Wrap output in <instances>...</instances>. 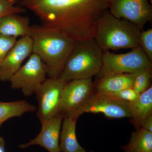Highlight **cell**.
<instances>
[{
  "mask_svg": "<svg viewBox=\"0 0 152 152\" xmlns=\"http://www.w3.org/2000/svg\"><path fill=\"white\" fill-rule=\"evenodd\" d=\"M110 0H22L21 4L39 18L42 26L75 41L94 37L99 20Z\"/></svg>",
  "mask_w": 152,
  "mask_h": 152,
  "instance_id": "6da1fadb",
  "label": "cell"
},
{
  "mask_svg": "<svg viewBox=\"0 0 152 152\" xmlns=\"http://www.w3.org/2000/svg\"><path fill=\"white\" fill-rule=\"evenodd\" d=\"M30 36L33 40L32 53L45 64L49 78H59L76 41L42 26L31 27Z\"/></svg>",
  "mask_w": 152,
  "mask_h": 152,
  "instance_id": "7a4b0ae2",
  "label": "cell"
},
{
  "mask_svg": "<svg viewBox=\"0 0 152 152\" xmlns=\"http://www.w3.org/2000/svg\"><path fill=\"white\" fill-rule=\"evenodd\" d=\"M124 19L118 18L107 11L99 20L94 39L104 52L140 46L142 31Z\"/></svg>",
  "mask_w": 152,
  "mask_h": 152,
  "instance_id": "3957f363",
  "label": "cell"
},
{
  "mask_svg": "<svg viewBox=\"0 0 152 152\" xmlns=\"http://www.w3.org/2000/svg\"><path fill=\"white\" fill-rule=\"evenodd\" d=\"M103 53L94 38L76 41L59 78L66 83L92 78L100 72Z\"/></svg>",
  "mask_w": 152,
  "mask_h": 152,
  "instance_id": "277c9868",
  "label": "cell"
},
{
  "mask_svg": "<svg viewBox=\"0 0 152 152\" xmlns=\"http://www.w3.org/2000/svg\"><path fill=\"white\" fill-rule=\"evenodd\" d=\"M152 69L150 61L140 46L123 54L104 52L101 76L118 74H136L142 71Z\"/></svg>",
  "mask_w": 152,
  "mask_h": 152,
  "instance_id": "5b68a950",
  "label": "cell"
},
{
  "mask_svg": "<svg viewBox=\"0 0 152 152\" xmlns=\"http://www.w3.org/2000/svg\"><path fill=\"white\" fill-rule=\"evenodd\" d=\"M48 69L45 64L37 55H30L27 61L11 77V88L20 90L26 96H31L46 79Z\"/></svg>",
  "mask_w": 152,
  "mask_h": 152,
  "instance_id": "8992f818",
  "label": "cell"
},
{
  "mask_svg": "<svg viewBox=\"0 0 152 152\" xmlns=\"http://www.w3.org/2000/svg\"><path fill=\"white\" fill-rule=\"evenodd\" d=\"M65 83L59 78H48L36 90L34 94L39 104L37 115L40 122L60 113L62 93Z\"/></svg>",
  "mask_w": 152,
  "mask_h": 152,
  "instance_id": "52a82bcc",
  "label": "cell"
},
{
  "mask_svg": "<svg viewBox=\"0 0 152 152\" xmlns=\"http://www.w3.org/2000/svg\"><path fill=\"white\" fill-rule=\"evenodd\" d=\"M92 78L74 80L66 83L62 93L61 113L64 116L78 118V113L94 93Z\"/></svg>",
  "mask_w": 152,
  "mask_h": 152,
  "instance_id": "ba28073f",
  "label": "cell"
},
{
  "mask_svg": "<svg viewBox=\"0 0 152 152\" xmlns=\"http://www.w3.org/2000/svg\"><path fill=\"white\" fill-rule=\"evenodd\" d=\"M84 113H102L109 118H132L126 102L112 95L94 93L78 113L79 117Z\"/></svg>",
  "mask_w": 152,
  "mask_h": 152,
  "instance_id": "9c48e42d",
  "label": "cell"
},
{
  "mask_svg": "<svg viewBox=\"0 0 152 152\" xmlns=\"http://www.w3.org/2000/svg\"><path fill=\"white\" fill-rule=\"evenodd\" d=\"M110 13L124 19L143 30L152 18V9L148 0H110Z\"/></svg>",
  "mask_w": 152,
  "mask_h": 152,
  "instance_id": "30bf717a",
  "label": "cell"
},
{
  "mask_svg": "<svg viewBox=\"0 0 152 152\" xmlns=\"http://www.w3.org/2000/svg\"><path fill=\"white\" fill-rule=\"evenodd\" d=\"M33 40L30 36L17 40L0 64V80L10 81L21 67L24 60L32 53Z\"/></svg>",
  "mask_w": 152,
  "mask_h": 152,
  "instance_id": "8fae6325",
  "label": "cell"
},
{
  "mask_svg": "<svg viewBox=\"0 0 152 152\" xmlns=\"http://www.w3.org/2000/svg\"><path fill=\"white\" fill-rule=\"evenodd\" d=\"M64 117L60 113L49 119L41 122L42 128L37 136L26 143L20 145L19 148L25 149L37 145L43 147L49 152H61L60 136Z\"/></svg>",
  "mask_w": 152,
  "mask_h": 152,
  "instance_id": "7c38bea8",
  "label": "cell"
},
{
  "mask_svg": "<svg viewBox=\"0 0 152 152\" xmlns=\"http://www.w3.org/2000/svg\"><path fill=\"white\" fill-rule=\"evenodd\" d=\"M136 74H118L101 76L95 87L96 92L113 95L132 88Z\"/></svg>",
  "mask_w": 152,
  "mask_h": 152,
  "instance_id": "4fadbf2b",
  "label": "cell"
},
{
  "mask_svg": "<svg viewBox=\"0 0 152 152\" xmlns=\"http://www.w3.org/2000/svg\"><path fill=\"white\" fill-rule=\"evenodd\" d=\"M77 119V118L71 116L64 117L60 136L61 152H88L77 140L76 130Z\"/></svg>",
  "mask_w": 152,
  "mask_h": 152,
  "instance_id": "5bb4252c",
  "label": "cell"
},
{
  "mask_svg": "<svg viewBox=\"0 0 152 152\" xmlns=\"http://www.w3.org/2000/svg\"><path fill=\"white\" fill-rule=\"evenodd\" d=\"M31 32V26L27 19L17 14H9L0 18V34L18 38L30 36Z\"/></svg>",
  "mask_w": 152,
  "mask_h": 152,
  "instance_id": "9a60e30c",
  "label": "cell"
},
{
  "mask_svg": "<svg viewBox=\"0 0 152 152\" xmlns=\"http://www.w3.org/2000/svg\"><path fill=\"white\" fill-rule=\"evenodd\" d=\"M132 115L134 124L138 127L143 120L152 115V87L140 95L138 100L134 102H126Z\"/></svg>",
  "mask_w": 152,
  "mask_h": 152,
  "instance_id": "2e32d148",
  "label": "cell"
},
{
  "mask_svg": "<svg viewBox=\"0 0 152 152\" xmlns=\"http://www.w3.org/2000/svg\"><path fill=\"white\" fill-rule=\"evenodd\" d=\"M121 148L126 152H152V132L138 128L132 132L129 142Z\"/></svg>",
  "mask_w": 152,
  "mask_h": 152,
  "instance_id": "e0dca14e",
  "label": "cell"
},
{
  "mask_svg": "<svg viewBox=\"0 0 152 152\" xmlns=\"http://www.w3.org/2000/svg\"><path fill=\"white\" fill-rule=\"evenodd\" d=\"M36 107L26 100L0 102V121L5 122L13 117H20L26 113L34 112Z\"/></svg>",
  "mask_w": 152,
  "mask_h": 152,
  "instance_id": "ac0fdd59",
  "label": "cell"
},
{
  "mask_svg": "<svg viewBox=\"0 0 152 152\" xmlns=\"http://www.w3.org/2000/svg\"><path fill=\"white\" fill-rule=\"evenodd\" d=\"M152 76V69L145 70L136 73L133 83V89L139 94L144 92L151 86Z\"/></svg>",
  "mask_w": 152,
  "mask_h": 152,
  "instance_id": "d6986e66",
  "label": "cell"
},
{
  "mask_svg": "<svg viewBox=\"0 0 152 152\" xmlns=\"http://www.w3.org/2000/svg\"><path fill=\"white\" fill-rule=\"evenodd\" d=\"M140 46L152 62V29H148L141 33Z\"/></svg>",
  "mask_w": 152,
  "mask_h": 152,
  "instance_id": "ffe728a7",
  "label": "cell"
},
{
  "mask_svg": "<svg viewBox=\"0 0 152 152\" xmlns=\"http://www.w3.org/2000/svg\"><path fill=\"white\" fill-rule=\"evenodd\" d=\"M17 38L0 34V64L17 42Z\"/></svg>",
  "mask_w": 152,
  "mask_h": 152,
  "instance_id": "44dd1931",
  "label": "cell"
},
{
  "mask_svg": "<svg viewBox=\"0 0 152 152\" xmlns=\"http://www.w3.org/2000/svg\"><path fill=\"white\" fill-rule=\"evenodd\" d=\"M13 0H0V18L6 15L18 14L23 11V9L15 6Z\"/></svg>",
  "mask_w": 152,
  "mask_h": 152,
  "instance_id": "7402d4cb",
  "label": "cell"
},
{
  "mask_svg": "<svg viewBox=\"0 0 152 152\" xmlns=\"http://www.w3.org/2000/svg\"><path fill=\"white\" fill-rule=\"evenodd\" d=\"M110 95L120 100L128 102H134L138 100L140 94L136 92L132 88H131L125 89L118 92Z\"/></svg>",
  "mask_w": 152,
  "mask_h": 152,
  "instance_id": "603a6c76",
  "label": "cell"
},
{
  "mask_svg": "<svg viewBox=\"0 0 152 152\" xmlns=\"http://www.w3.org/2000/svg\"><path fill=\"white\" fill-rule=\"evenodd\" d=\"M138 128H141L152 132V115L143 120L139 124Z\"/></svg>",
  "mask_w": 152,
  "mask_h": 152,
  "instance_id": "cb8c5ba5",
  "label": "cell"
},
{
  "mask_svg": "<svg viewBox=\"0 0 152 152\" xmlns=\"http://www.w3.org/2000/svg\"><path fill=\"white\" fill-rule=\"evenodd\" d=\"M5 144L4 139L0 137V152H5Z\"/></svg>",
  "mask_w": 152,
  "mask_h": 152,
  "instance_id": "d4e9b609",
  "label": "cell"
},
{
  "mask_svg": "<svg viewBox=\"0 0 152 152\" xmlns=\"http://www.w3.org/2000/svg\"><path fill=\"white\" fill-rule=\"evenodd\" d=\"M4 122V121H0V127L1 126V125Z\"/></svg>",
  "mask_w": 152,
  "mask_h": 152,
  "instance_id": "484cf974",
  "label": "cell"
},
{
  "mask_svg": "<svg viewBox=\"0 0 152 152\" xmlns=\"http://www.w3.org/2000/svg\"><path fill=\"white\" fill-rule=\"evenodd\" d=\"M14 1H16L17 0H13Z\"/></svg>",
  "mask_w": 152,
  "mask_h": 152,
  "instance_id": "4316f807",
  "label": "cell"
}]
</instances>
